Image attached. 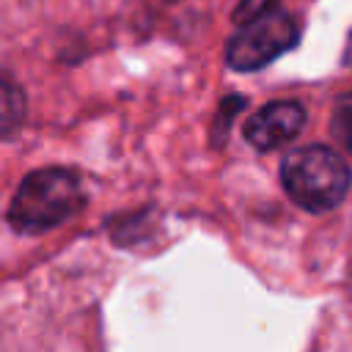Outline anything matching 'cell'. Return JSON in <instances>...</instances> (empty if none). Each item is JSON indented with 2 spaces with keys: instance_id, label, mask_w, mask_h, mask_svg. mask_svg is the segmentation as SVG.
Here are the masks:
<instances>
[{
  "instance_id": "obj_2",
  "label": "cell",
  "mask_w": 352,
  "mask_h": 352,
  "mask_svg": "<svg viewBox=\"0 0 352 352\" xmlns=\"http://www.w3.org/2000/svg\"><path fill=\"white\" fill-rule=\"evenodd\" d=\"M280 182L289 198L308 212H327L344 201L352 173L341 154L327 146L294 148L280 162Z\"/></svg>"
},
{
  "instance_id": "obj_4",
  "label": "cell",
  "mask_w": 352,
  "mask_h": 352,
  "mask_svg": "<svg viewBox=\"0 0 352 352\" xmlns=\"http://www.w3.org/2000/svg\"><path fill=\"white\" fill-rule=\"evenodd\" d=\"M305 124V110L300 102H270L261 110H256L245 121V140L258 148L270 151L292 140Z\"/></svg>"
},
{
  "instance_id": "obj_3",
  "label": "cell",
  "mask_w": 352,
  "mask_h": 352,
  "mask_svg": "<svg viewBox=\"0 0 352 352\" xmlns=\"http://www.w3.org/2000/svg\"><path fill=\"white\" fill-rule=\"evenodd\" d=\"M297 38H300V30L294 19L280 8H270L256 19L239 25L234 38L228 41L226 63L234 72H253L258 66H267L286 50H292Z\"/></svg>"
},
{
  "instance_id": "obj_8",
  "label": "cell",
  "mask_w": 352,
  "mask_h": 352,
  "mask_svg": "<svg viewBox=\"0 0 352 352\" xmlns=\"http://www.w3.org/2000/svg\"><path fill=\"white\" fill-rule=\"evenodd\" d=\"M270 8H278V6H275V0H242V3H239V8L234 11V22L245 25V22L256 19L258 14H264V11H270Z\"/></svg>"
},
{
  "instance_id": "obj_1",
  "label": "cell",
  "mask_w": 352,
  "mask_h": 352,
  "mask_svg": "<svg viewBox=\"0 0 352 352\" xmlns=\"http://www.w3.org/2000/svg\"><path fill=\"white\" fill-rule=\"evenodd\" d=\"M85 206L80 179L66 168H41L22 179L11 204L8 223L19 234L50 231Z\"/></svg>"
},
{
  "instance_id": "obj_6",
  "label": "cell",
  "mask_w": 352,
  "mask_h": 352,
  "mask_svg": "<svg viewBox=\"0 0 352 352\" xmlns=\"http://www.w3.org/2000/svg\"><path fill=\"white\" fill-rule=\"evenodd\" d=\"M330 132L344 148L352 151V94H344L336 99L333 116H330Z\"/></svg>"
},
{
  "instance_id": "obj_10",
  "label": "cell",
  "mask_w": 352,
  "mask_h": 352,
  "mask_svg": "<svg viewBox=\"0 0 352 352\" xmlns=\"http://www.w3.org/2000/svg\"><path fill=\"white\" fill-rule=\"evenodd\" d=\"M165 3H179V0H165Z\"/></svg>"
},
{
  "instance_id": "obj_5",
  "label": "cell",
  "mask_w": 352,
  "mask_h": 352,
  "mask_svg": "<svg viewBox=\"0 0 352 352\" xmlns=\"http://www.w3.org/2000/svg\"><path fill=\"white\" fill-rule=\"evenodd\" d=\"M0 104H3V135H11L14 126L25 118V96H22L19 85L11 80V74L3 77V96H0Z\"/></svg>"
},
{
  "instance_id": "obj_7",
  "label": "cell",
  "mask_w": 352,
  "mask_h": 352,
  "mask_svg": "<svg viewBox=\"0 0 352 352\" xmlns=\"http://www.w3.org/2000/svg\"><path fill=\"white\" fill-rule=\"evenodd\" d=\"M239 107H245V99H242V96H228V99L220 102L217 116H214V124H212V143H214V146H223V143H226L231 118L236 116Z\"/></svg>"
},
{
  "instance_id": "obj_9",
  "label": "cell",
  "mask_w": 352,
  "mask_h": 352,
  "mask_svg": "<svg viewBox=\"0 0 352 352\" xmlns=\"http://www.w3.org/2000/svg\"><path fill=\"white\" fill-rule=\"evenodd\" d=\"M344 63L352 66V36H349V44H346V52H344Z\"/></svg>"
}]
</instances>
